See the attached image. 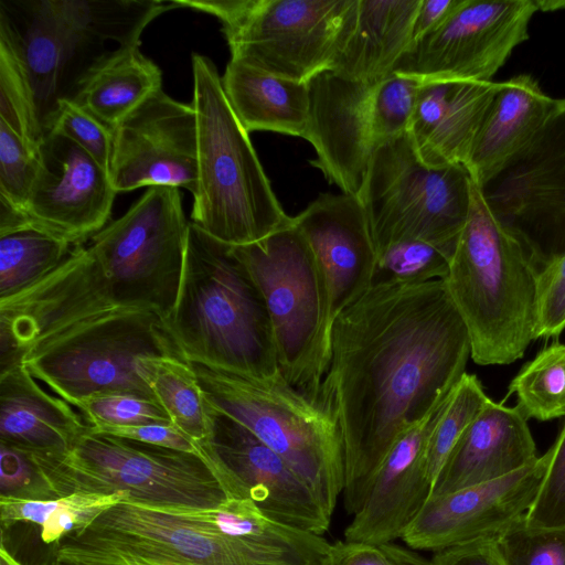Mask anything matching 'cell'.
<instances>
[{
  "label": "cell",
  "instance_id": "obj_1",
  "mask_svg": "<svg viewBox=\"0 0 565 565\" xmlns=\"http://www.w3.org/2000/svg\"><path fill=\"white\" fill-rule=\"evenodd\" d=\"M470 358L444 279L372 285L335 319L318 405L341 431L349 514L395 443L450 394Z\"/></svg>",
  "mask_w": 565,
  "mask_h": 565
},
{
  "label": "cell",
  "instance_id": "obj_2",
  "mask_svg": "<svg viewBox=\"0 0 565 565\" xmlns=\"http://www.w3.org/2000/svg\"><path fill=\"white\" fill-rule=\"evenodd\" d=\"M178 188L151 186L87 246L0 300V350L24 352L93 318L153 310L169 318L180 288L188 230Z\"/></svg>",
  "mask_w": 565,
  "mask_h": 565
},
{
  "label": "cell",
  "instance_id": "obj_3",
  "mask_svg": "<svg viewBox=\"0 0 565 565\" xmlns=\"http://www.w3.org/2000/svg\"><path fill=\"white\" fill-rule=\"evenodd\" d=\"M169 326L189 362L260 380L282 375L263 296L231 246L191 222Z\"/></svg>",
  "mask_w": 565,
  "mask_h": 565
},
{
  "label": "cell",
  "instance_id": "obj_4",
  "mask_svg": "<svg viewBox=\"0 0 565 565\" xmlns=\"http://www.w3.org/2000/svg\"><path fill=\"white\" fill-rule=\"evenodd\" d=\"M539 269L472 185L467 222L444 279L479 365L510 364L535 340Z\"/></svg>",
  "mask_w": 565,
  "mask_h": 565
},
{
  "label": "cell",
  "instance_id": "obj_5",
  "mask_svg": "<svg viewBox=\"0 0 565 565\" xmlns=\"http://www.w3.org/2000/svg\"><path fill=\"white\" fill-rule=\"evenodd\" d=\"M198 125V190L191 223L230 246L258 242L292 224L236 117L214 63L192 54Z\"/></svg>",
  "mask_w": 565,
  "mask_h": 565
},
{
  "label": "cell",
  "instance_id": "obj_6",
  "mask_svg": "<svg viewBox=\"0 0 565 565\" xmlns=\"http://www.w3.org/2000/svg\"><path fill=\"white\" fill-rule=\"evenodd\" d=\"M160 0H0L32 79L43 120L61 98H72L87 71L118 46L140 45L145 28L174 9ZM115 50V49H114Z\"/></svg>",
  "mask_w": 565,
  "mask_h": 565
},
{
  "label": "cell",
  "instance_id": "obj_7",
  "mask_svg": "<svg viewBox=\"0 0 565 565\" xmlns=\"http://www.w3.org/2000/svg\"><path fill=\"white\" fill-rule=\"evenodd\" d=\"M190 363L209 403L278 454L332 516L345 480L343 443L334 417L282 375L260 380Z\"/></svg>",
  "mask_w": 565,
  "mask_h": 565
},
{
  "label": "cell",
  "instance_id": "obj_8",
  "mask_svg": "<svg viewBox=\"0 0 565 565\" xmlns=\"http://www.w3.org/2000/svg\"><path fill=\"white\" fill-rule=\"evenodd\" d=\"M31 456L58 498L122 492L125 502L171 511L212 510L230 499L202 457L88 427L66 454Z\"/></svg>",
  "mask_w": 565,
  "mask_h": 565
},
{
  "label": "cell",
  "instance_id": "obj_9",
  "mask_svg": "<svg viewBox=\"0 0 565 565\" xmlns=\"http://www.w3.org/2000/svg\"><path fill=\"white\" fill-rule=\"evenodd\" d=\"M184 359L169 318L153 310L103 315L28 349L23 365L72 406L100 392H122L157 402L137 361ZM185 360V359H184Z\"/></svg>",
  "mask_w": 565,
  "mask_h": 565
},
{
  "label": "cell",
  "instance_id": "obj_10",
  "mask_svg": "<svg viewBox=\"0 0 565 565\" xmlns=\"http://www.w3.org/2000/svg\"><path fill=\"white\" fill-rule=\"evenodd\" d=\"M222 24L231 58L308 83L331 70L354 22L358 0H172Z\"/></svg>",
  "mask_w": 565,
  "mask_h": 565
},
{
  "label": "cell",
  "instance_id": "obj_11",
  "mask_svg": "<svg viewBox=\"0 0 565 565\" xmlns=\"http://www.w3.org/2000/svg\"><path fill=\"white\" fill-rule=\"evenodd\" d=\"M472 185L462 164L426 166L408 132L375 149L359 198L377 257L407 241L455 250L469 215Z\"/></svg>",
  "mask_w": 565,
  "mask_h": 565
},
{
  "label": "cell",
  "instance_id": "obj_12",
  "mask_svg": "<svg viewBox=\"0 0 565 565\" xmlns=\"http://www.w3.org/2000/svg\"><path fill=\"white\" fill-rule=\"evenodd\" d=\"M231 250L263 296L282 376L318 404L323 287L310 244L292 220L290 226Z\"/></svg>",
  "mask_w": 565,
  "mask_h": 565
},
{
  "label": "cell",
  "instance_id": "obj_13",
  "mask_svg": "<svg viewBox=\"0 0 565 565\" xmlns=\"http://www.w3.org/2000/svg\"><path fill=\"white\" fill-rule=\"evenodd\" d=\"M539 271L565 250V107L477 185Z\"/></svg>",
  "mask_w": 565,
  "mask_h": 565
},
{
  "label": "cell",
  "instance_id": "obj_14",
  "mask_svg": "<svg viewBox=\"0 0 565 565\" xmlns=\"http://www.w3.org/2000/svg\"><path fill=\"white\" fill-rule=\"evenodd\" d=\"M57 547L150 565H275L247 543L180 512L125 501Z\"/></svg>",
  "mask_w": 565,
  "mask_h": 565
},
{
  "label": "cell",
  "instance_id": "obj_15",
  "mask_svg": "<svg viewBox=\"0 0 565 565\" xmlns=\"http://www.w3.org/2000/svg\"><path fill=\"white\" fill-rule=\"evenodd\" d=\"M537 0H461L435 30L413 42L393 70L420 83L491 82L529 39Z\"/></svg>",
  "mask_w": 565,
  "mask_h": 565
},
{
  "label": "cell",
  "instance_id": "obj_16",
  "mask_svg": "<svg viewBox=\"0 0 565 565\" xmlns=\"http://www.w3.org/2000/svg\"><path fill=\"white\" fill-rule=\"evenodd\" d=\"M108 172L116 192L142 186L198 190V125L192 104L159 89L111 130Z\"/></svg>",
  "mask_w": 565,
  "mask_h": 565
},
{
  "label": "cell",
  "instance_id": "obj_17",
  "mask_svg": "<svg viewBox=\"0 0 565 565\" xmlns=\"http://www.w3.org/2000/svg\"><path fill=\"white\" fill-rule=\"evenodd\" d=\"M292 220L310 244L322 279L319 365L323 377L333 323L373 285L377 247L366 211L356 195L320 194Z\"/></svg>",
  "mask_w": 565,
  "mask_h": 565
},
{
  "label": "cell",
  "instance_id": "obj_18",
  "mask_svg": "<svg viewBox=\"0 0 565 565\" xmlns=\"http://www.w3.org/2000/svg\"><path fill=\"white\" fill-rule=\"evenodd\" d=\"M207 459L230 499L250 500L268 518L323 535L331 515L292 468L243 424L212 406Z\"/></svg>",
  "mask_w": 565,
  "mask_h": 565
},
{
  "label": "cell",
  "instance_id": "obj_19",
  "mask_svg": "<svg viewBox=\"0 0 565 565\" xmlns=\"http://www.w3.org/2000/svg\"><path fill=\"white\" fill-rule=\"evenodd\" d=\"M40 168L24 212L32 225L83 245L105 227L116 190L109 172L72 140L44 134Z\"/></svg>",
  "mask_w": 565,
  "mask_h": 565
},
{
  "label": "cell",
  "instance_id": "obj_20",
  "mask_svg": "<svg viewBox=\"0 0 565 565\" xmlns=\"http://www.w3.org/2000/svg\"><path fill=\"white\" fill-rule=\"evenodd\" d=\"M548 458L546 451L502 478L430 497L402 540L412 550L438 552L495 536L532 507Z\"/></svg>",
  "mask_w": 565,
  "mask_h": 565
},
{
  "label": "cell",
  "instance_id": "obj_21",
  "mask_svg": "<svg viewBox=\"0 0 565 565\" xmlns=\"http://www.w3.org/2000/svg\"><path fill=\"white\" fill-rule=\"evenodd\" d=\"M375 85L343 77L331 70L308 82L309 119L305 139L317 153L310 163L342 193L360 195L376 149L373 132Z\"/></svg>",
  "mask_w": 565,
  "mask_h": 565
},
{
  "label": "cell",
  "instance_id": "obj_22",
  "mask_svg": "<svg viewBox=\"0 0 565 565\" xmlns=\"http://www.w3.org/2000/svg\"><path fill=\"white\" fill-rule=\"evenodd\" d=\"M447 397L404 433L386 455L370 482L362 505L345 527L347 541L394 542L402 539L424 509L433 493L426 447Z\"/></svg>",
  "mask_w": 565,
  "mask_h": 565
},
{
  "label": "cell",
  "instance_id": "obj_23",
  "mask_svg": "<svg viewBox=\"0 0 565 565\" xmlns=\"http://www.w3.org/2000/svg\"><path fill=\"white\" fill-rule=\"evenodd\" d=\"M537 457L527 419L518 406L489 399L450 451L431 497L502 478Z\"/></svg>",
  "mask_w": 565,
  "mask_h": 565
},
{
  "label": "cell",
  "instance_id": "obj_24",
  "mask_svg": "<svg viewBox=\"0 0 565 565\" xmlns=\"http://www.w3.org/2000/svg\"><path fill=\"white\" fill-rule=\"evenodd\" d=\"M501 82L422 83L408 129L419 159L429 167L465 164Z\"/></svg>",
  "mask_w": 565,
  "mask_h": 565
},
{
  "label": "cell",
  "instance_id": "obj_25",
  "mask_svg": "<svg viewBox=\"0 0 565 565\" xmlns=\"http://www.w3.org/2000/svg\"><path fill=\"white\" fill-rule=\"evenodd\" d=\"M87 427L83 415L46 393L22 362L0 371V445L31 455H64Z\"/></svg>",
  "mask_w": 565,
  "mask_h": 565
},
{
  "label": "cell",
  "instance_id": "obj_26",
  "mask_svg": "<svg viewBox=\"0 0 565 565\" xmlns=\"http://www.w3.org/2000/svg\"><path fill=\"white\" fill-rule=\"evenodd\" d=\"M564 107L565 98L545 94L530 74L501 82L463 164L472 182L481 184Z\"/></svg>",
  "mask_w": 565,
  "mask_h": 565
},
{
  "label": "cell",
  "instance_id": "obj_27",
  "mask_svg": "<svg viewBox=\"0 0 565 565\" xmlns=\"http://www.w3.org/2000/svg\"><path fill=\"white\" fill-rule=\"evenodd\" d=\"M422 0H358L352 29L331 71L354 81L377 83L393 73L413 44Z\"/></svg>",
  "mask_w": 565,
  "mask_h": 565
},
{
  "label": "cell",
  "instance_id": "obj_28",
  "mask_svg": "<svg viewBox=\"0 0 565 565\" xmlns=\"http://www.w3.org/2000/svg\"><path fill=\"white\" fill-rule=\"evenodd\" d=\"M224 93L243 127L305 138L308 83L296 82L231 58L222 76Z\"/></svg>",
  "mask_w": 565,
  "mask_h": 565
},
{
  "label": "cell",
  "instance_id": "obj_29",
  "mask_svg": "<svg viewBox=\"0 0 565 565\" xmlns=\"http://www.w3.org/2000/svg\"><path fill=\"white\" fill-rule=\"evenodd\" d=\"M177 512L247 543L275 565H321L331 545L323 535L268 518L246 499H228L212 510Z\"/></svg>",
  "mask_w": 565,
  "mask_h": 565
},
{
  "label": "cell",
  "instance_id": "obj_30",
  "mask_svg": "<svg viewBox=\"0 0 565 565\" xmlns=\"http://www.w3.org/2000/svg\"><path fill=\"white\" fill-rule=\"evenodd\" d=\"M161 78L159 66L139 45L119 46L87 71L71 99L113 130L161 89Z\"/></svg>",
  "mask_w": 565,
  "mask_h": 565
},
{
  "label": "cell",
  "instance_id": "obj_31",
  "mask_svg": "<svg viewBox=\"0 0 565 565\" xmlns=\"http://www.w3.org/2000/svg\"><path fill=\"white\" fill-rule=\"evenodd\" d=\"M137 370L172 425L202 451L212 434V405L202 392L192 364L181 358L150 356L139 359Z\"/></svg>",
  "mask_w": 565,
  "mask_h": 565
},
{
  "label": "cell",
  "instance_id": "obj_32",
  "mask_svg": "<svg viewBox=\"0 0 565 565\" xmlns=\"http://www.w3.org/2000/svg\"><path fill=\"white\" fill-rule=\"evenodd\" d=\"M0 120L39 152L44 138L40 110L25 58L7 17L0 12Z\"/></svg>",
  "mask_w": 565,
  "mask_h": 565
},
{
  "label": "cell",
  "instance_id": "obj_33",
  "mask_svg": "<svg viewBox=\"0 0 565 565\" xmlns=\"http://www.w3.org/2000/svg\"><path fill=\"white\" fill-rule=\"evenodd\" d=\"M73 248L34 225L0 235V300L42 279L63 263Z\"/></svg>",
  "mask_w": 565,
  "mask_h": 565
},
{
  "label": "cell",
  "instance_id": "obj_34",
  "mask_svg": "<svg viewBox=\"0 0 565 565\" xmlns=\"http://www.w3.org/2000/svg\"><path fill=\"white\" fill-rule=\"evenodd\" d=\"M509 393L526 419L565 416V344L556 340L544 347L511 381Z\"/></svg>",
  "mask_w": 565,
  "mask_h": 565
},
{
  "label": "cell",
  "instance_id": "obj_35",
  "mask_svg": "<svg viewBox=\"0 0 565 565\" xmlns=\"http://www.w3.org/2000/svg\"><path fill=\"white\" fill-rule=\"evenodd\" d=\"M489 399L478 377L467 372L447 397L426 447V466L433 488L456 443Z\"/></svg>",
  "mask_w": 565,
  "mask_h": 565
},
{
  "label": "cell",
  "instance_id": "obj_36",
  "mask_svg": "<svg viewBox=\"0 0 565 565\" xmlns=\"http://www.w3.org/2000/svg\"><path fill=\"white\" fill-rule=\"evenodd\" d=\"M454 250L425 242L407 241L392 245L377 257L373 285L385 282L422 284L445 279Z\"/></svg>",
  "mask_w": 565,
  "mask_h": 565
},
{
  "label": "cell",
  "instance_id": "obj_37",
  "mask_svg": "<svg viewBox=\"0 0 565 565\" xmlns=\"http://www.w3.org/2000/svg\"><path fill=\"white\" fill-rule=\"evenodd\" d=\"M493 537L504 565H565V529L531 527L524 514Z\"/></svg>",
  "mask_w": 565,
  "mask_h": 565
},
{
  "label": "cell",
  "instance_id": "obj_38",
  "mask_svg": "<svg viewBox=\"0 0 565 565\" xmlns=\"http://www.w3.org/2000/svg\"><path fill=\"white\" fill-rule=\"evenodd\" d=\"M422 83L392 73L373 93V132L376 149L408 132Z\"/></svg>",
  "mask_w": 565,
  "mask_h": 565
},
{
  "label": "cell",
  "instance_id": "obj_39",
  "mask_svg": "<svg viewBox=\"0 0 565 565\" xmlns=\"http://www.w3.org/2000/svg\"><path fill=\"white\" fill-rule=\"evenodd\" d=\"M44 134L65 137L108 170L111 130L71 98L58 99L43 120Z\"/></svg>",
  "mask_w": 565,
  "mask_h": 565
},
{
  "label": "cell",
  "instance_id": "obj_40",
  "mask_svg": "<svg viewBox=\"0 0 565 565\" xmlns=\"http://www.w3.org/2000/svg\"><path fill=\"white\" fill-rule=\"evenodd\" d=\"M74 407L89 426L172 424L158 402L130 393H95L79 399Z\"/></svg>",
  "mask_w": 565,
  "mask_h": 565
},
{
  "label": "cell",
  "instance_id": "obj_41",
  "mask_svg": "<svg viewBox=\"0 0 565 565\" xmlns=\"http://www.w3.org/2000/svg\"><path fill=\"white\" fill-rule=\"evenodd\" d=\"M39 168V152L0 120V199L24 212Z\"/></svg>",
  "mask_w": 565,
  "mask_h": 565
},
{
  "label": "cell",
  "instance_id": "obj_42",
  "mask_svg": "<svg viewBox=\"0 0 565 565\" xmlns=\"http://www.w3.org/2000/svg\"><path fill=\"white\" fill-rule=\"evenodd\" d=\"M127 497L122 492L113 494L74 492L57 499V505L46 522L40 526L41 539L46 544L61 542L70 534L88 526L99 514Z\"/></svg>",
  "mask_w": 565,
  "mask_h": 565
},
{
  "label": "cell",
  "instance_id": "obj_43",
  "mask_svg": "<svg viewBox=\"0 0 565 565\" xmlns=\"http://www.w3.org/2000/svg\"><path fill=\"white\" fill-rule=\"evenodd\" d=\"M547 451V468L525 519L531 527L565 529V423Z\"/></svg>",
  "mask_w": 565,
  "mask_h": 565
},
{
  "label": "cell",
  "instance_id": "obj_44",
  "mask_svg": "<svg viewBox=\"0 0 565 565\" xmlns=\"http://www.w3.org/2000/svg\"><path fill=\"white\" fill-rule=\"evenodd\" d=\"M0 498L53 500L58 497L30 454L0 445Z\"/></svg>",
  "mask_w": 565,
  "mask_h": 565
},
{
  "label": "cell",
  "instance_id": "obj_45",
  "mask_svg": "<svg viewBox=\"0 0 565 565\" xmlns=\"http://www.w3.org/2000/svg\"><path fill=\"white\" fill-rule=\"evenodd\" d=\"M565 329V250L539 271L535 340L557 337Z\"/></svg>",
  "mask_w": 565,
  "mask_h": 565
},
{
  "label": "cell",
  "instance_id": "obj_46",
  "mask_svg": "<svg viewBox=\"0 0 565 565\" xmlns=\"http://www.w3.org/2000/svg\"><path fill=\"white\" fill-rule=\"evenodd\" d=\"M321 565H431L412 548L390 543L337 541Z\"/></svg>",
  "mask_w": 565,
  "mask_h": 565
},
{
  "label": "cell",
  "instance_id": "obj_47",
  "mask_svg": "<svg viewBox=\"0 0 565 565\" xmlns=\"http://www.w3.org/2000/svg\"><path fill=\"white\" fill-rule=\"evenodd\" d=\"M88 429L92 433L110 435L138 443L190 452L203 458L200 447L172 424L88 425Z\"/></svg>",
  "mask_w": 565,
  "mask_h": 565
},
{
  "label": "cell",
  "instance_id": "obj_48",
  "mask_svg": "<svg viewBox=\"0 0 565 565\" xmlns=\"http://www.w3.org/2000/svg\"><path fill=\"white\" fill-rule=\"evenodd\" d=\"M431 565H504L494 537H483L435 552Z\"/></svg>",
  "mask_w": 565,
  "mask_h": 565
},
{
  "label": "cell",
  "instance_id": "obj_49",
  "mask_svg": "<svg viewBox=\"0 0 565 565\" xmlns=\"http://www.w3.org/2000/svg\"><path fill=\"white\" fill-rule=\"evenodd\" d=\"M57 499L25 500L0 498L1 525L2 527H9L19 522H25L42 526L54 512Z\"/></svg>",
  "mask_w": 565,
  "mask_h": 565
},
{
  "label": "cell",
  "instance_id": "obj_50",
  "mask_svg": "<svg viewBox=\"0 0 565 565\" xmlns=\"http://www.w3.org/2000/svg\"><path fill=\"white\" fill-rule=\"evenodd\" d=\"M461 0H422L414 24L413 42L439 26Z\"/></svg>",
  "mask_w": 565,
  "mask_h": 565
},
{
  "label": "cell",
  "instance_id": "obj_51",
  "mask_svg": "<svg viewBox=\"0 0 565 565\" xmlns=\"http://www.w3.org/2000/svg\"><path fill=\"white\" fill-rule=\"evenodd\" d=\"M539 11L548 12L565 9V0H537Z\"/></svg>",
  "mask_w": 565,
  "mask_h": 565
},
{
  "label": "cell",
  "instance_id": "obj_52",
  "mask_svg": "<svg viewBox=\"0 0 565 565\" xmlns=\"http://www.w3.org/2000/svg\"><path fill=\"white\" fill-rule=\"evenodd\" d=\"M0 565H23L9 552L3 540L0 546Z\"/></svg>",
  "mask_w": 565,
  "mask_h": 565
},
{
  "label": "cell",
  "instance_id": "obj_53",
  "mask_svg": "<svg viewBox=\"0 0 565 565\" xmlns=\"http://www.w3.org/2000/svg\"><path fill=\"white\" fill-rule=\"evenodd\" d=\"M54 565H57V564H54Z\"/></svg>",
  "mask_w": 565,
  "mask_h": 565
}]
</instances>
